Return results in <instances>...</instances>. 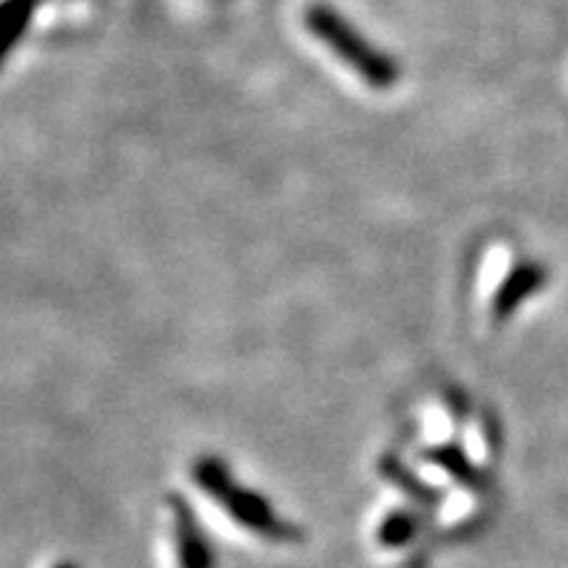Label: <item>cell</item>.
<instances>
[{"mask_svg": "<svg viewBox=\"0 0 568 568\" xmlns=\"http://www.w3.org/2000/svg\"><path fill=\"white\" fill-rule=\"evenodd\" d=\"M191 474H194V483L200 485V490H205L245 531L260 534V537H266V540L274 542H295L303 537L301 528L286 523L283 517H277V511H274L268 499H263L260 494H254L248 488H240L231 479V470L225 468L223 459L202 456V459L194 462Z\"/></svg>", "mask_w": 568, "mask_h": 568, "instance_id": "6da1fadb", "label": "cell"}, {"mask_svg": "<svg viewBox=\"0 0 568 568\" xmlns=\"http://www.w3.org/2000/svg\"><path fill=\"white\" fill-rule=\"evenodd\" d=\"M306 27H310V32H315V36L321 38L346 67H349V70L358 72L361 79L367 81L369 87H375V90H389V87L398 81V75H402L398 64L387 55V52L375 50L373 43L361 36L353 23L346 21L344 14L335 12V9L326 7V3H312V7L306 9Z\"/></svg>", "mask_w": 568, "mask_h": 568, "instance_id": "7a4b0ae2", "label": "cell"}, {"mask_svg": "<svg viewBox=\"0 0 568 568\" xmlns=\"http://www.w3.org/2000/svg\"><path fill=\"white\" fill-rule=\"evenodd\" d=\"M173 519V542H176V562L180 568H214V555L200 531V523L191 514L187 503L182 497L168 499Z\"/></svg>", "mask_w": 568, "mask_h": 568, "instance_id": "3957f363", "label": "cell"}, {"mask_svg": "<svg viewBox=\"0 0 568 568\" xmlns=\"http://www.w3.org/2000/svg\"><path fill=\"white\" fill-rule=\"evenodd\" d=\"M548 283V268L540 266V263H519V266L511 268V274L505 277L503 286L497 288L494 295V303H490V315H494V324H505L514 312L534 295L540 292Z\"/></svg>", "mask_w": 568, "mask_h": 568, "instance_id": "277c9868", "label": "cell"}, {"mask_svg": "<svg viewBox=\"0 0 568 568\" xmlns=\"http://www.w3.org/2000/svg\"><path fill=\"white\" fill-rule=\"evenodd\" d=\"M425 462H433V465L445 468L447 474L454 476L459 485H465V488H474V490L488 488V479H485V474L476 468L468 456H465V450H462V447H456V445L433 447V450H427L425 454Z\"/></svg>", "mask_w": 568, "mask_h": 568, "instance_id": "5b68a950", "label": "cell"}, {"mask_svg": "<svg viewBox=\"0 0 568 568\" xmlns=\"http://www.w3.org/2000/svg\"><path fill=\"white\" fill-rule=\"evenodd\" d=\"M36 7L38 0H3L0 3V67L27 32L29 18H32Z\"/></svg>", "mask_w": 568, "mask_h": 568, "instance_id": "8992f818", "label": "cell"}, {"mask_svg": "<svg viewBox=\"0 0 568 568\" xmlns=\"http://www.w3.org/2000/svg\"><path fill=\"white\" fill-rule=\"evenodd\" d=\"M378 468H382V474L387 476L389 483L396 485V488H402L404 494H407V497L413 499V503H418V505H436L442 499L439 490L430 488V485H427V483H422V479H418V476L413 474V470L404 468V465L396 459V456H387V459H384L382 465H378Z\"/></svg>", "mask_w": 568, "mask_h": 568, "instance_id": "52a82bcc", "label": "cell"}, {"mask_svg": "<svg viewBox=\"0 0 568 568\" xmlns=\"http://www.w3.org/2000/svg\"><path fill=\"white\" fill-rule=\"evenodd\" d=\"M418 517L410 511H396L389 514L387 519H384L382 526H378V542H382L384 548H402L407 546V542L413 540L418 534Z\"/></svg>", "mask_w": 568, "mask_h": 568, "instance_id": "ba28073f", "label": "cell"}, {"mask_svg": "<svg viewBox=\"0 0 568 568\" xmlns=\"http://www.w3.org/2000/svg\"><path fill=\"white\" fill-rule=\"evenodd\" d=\"M52 568H75V566H70V562H58V566H52Z\"/></svg>", "mask_w": 568, "mask_h": 568, "instance_id": "9c48e42d", "label": "cell"}]
</instances>
